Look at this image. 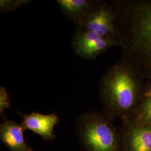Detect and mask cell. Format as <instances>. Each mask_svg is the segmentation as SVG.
I'll return each mask as SVG.
<instances>
[{"instance_id":"obj_2","label":"cell","mask_w":151,"mask_h":151,"mask_svg":"<svg viewBox=\"0 0 151 151\" xmlns=\"http://www.w3.org/2000/svg\"><path fill=\"white\" fill-rule=\"evenodd\" d=\"M145 79L123 60L110 67L99 83L101 100L110 117L129 115L138 105L146 88Z\"/></svg>"},{"instance_id":"obj_5","label":"cell","mask_w":151,"mask_h":151,"mask_svg":"<svg viewBox=\"0 0 151 151\" xmlns=\"http://www.w3.org/2000/svg\"><path fill=\"white\" fill-rule=\"evenodd\" d=\"M72 46L78 57L91 60L111 47H120V43L118 39L104 38L96 33L76 27L72 37Z\"/></svg>"},{"instance_id":"obj_10","label":"cell","mask_w":151,"mask_h":151,"mask_svg":"<svg viewBox=\"0 0 151 151\" xmlns=\"http://www.w3.org/2000/svg\"><path fill=\"white\" fill-rule=\"evenodd\" d=\"M135 119L141 123L151 126V82L148 81L143 96L138 104Z\"/></svg>"},{"instance_id":"obj_6","label":"cell","mask_w":151,"mask_h":151,"mask_svg":"<svg viewBox=\"0 0 151 151\" xmlns=\"http://www.w3.org/2000/svg\"><path fill=\"white\" fill-rule=\"evenodd\" d=\"M59 119L55 114L45 115L32 112L23 115L22 125L24 129H29L42 137L44 139L54 138L53 132L54 127L58 123Z\"/></svg>"},{"instance_id":"obj_4","label":"cell","mask_w":151,"mask_h":151,"mask_svg":"<svg viewBox=\"0 0 151 151\" xmlns=\"http://www.w3.org/2000/svg\"><path fill=\"white\" fill-rule=\"evenodd\" d=\"M76 27L96 33L104 38L118 40L115 13L111 2L96 1L91 10Z\"/></svg>"},{"instance_id":"obj_3","label":"cell","mask_w":151,"mask_h":151,"mask_svg":"<svg viewBox=\"0 0 151 151\" xmlns=\"http://www.w3.org/2000/svg\"><path fill=\"white\" fill-rule=\"evenodd\" d=\"M76 130L86 151H119L114 128L100 114L87 111L81 114Z\"/></svg>"},{"instance_id":"obj_9","label":"cell","mask_w":151,"mask_h":151,"mask_svg":"<svg viewBox=\"0 0 151 151\" xmlns=\"http://www.w3.org/2000/svg\"><path fill=\"white\" fill-rule=\"evenodd\" d=\"M135 124L130 129V151H151V126L137 120Z\"/></svg>"},{"instance_id":"obj_1","label":"cell","mask_w":151,"mask_h":151,"mask_svg":"<svg viewBox=\"0 0 151 151\" xmlns=\"http://www.w3.org/2000/svg\"><path fill=\"white\" fill-rule=\"evenodd\" d=\"M122 60L151 81V0H114Z\"/></svg>"},{"instance_id":"obj_7","label":"cell","mask_w":151,"mask_h":151,"mask_svg":"<svg viewBox=\"0 0 151 151\" xmlns=\"http://www.w3.org/2000/svg\"><path fill=\"white\" fill-rule=\"evenodd\" d=\"M22 124L5 119L0 125L1 140L10 151H32L25 142Z\"/></svg>"},{"instance_id":"obj_12","label":"cell","mask_w":151,"mask_h":151,"mask_svg":"<svg viewBox=\"0 0 151 151\" xmlns=\"http://www.w3.org/2000/svg\"><path fill=\"white\" fill-rule=\"evenodd\" d=\"M10 95L5 87L0 86V113H4L6 109L11 108Z\"/></svg>"},{"instance_id":"obj_11","label":"cell","mask_w":151,"mask_h":151,"mask_svg":"<svg viewBox=\"0 0 151 151\" xmlns=\"http://www.w3.org/2000/svg\"><path fill=\"white\" fill-rule=\"evenodd\" d=\"M31 2L32 1L30 0H1L0 12L4 13L15 11Z\"/></svg>"},{"instance_id":"obj_13","label":"cell","mask_w":151,"mask_h":151,"mask_svg":"<svg viewBox=\"0 0 151 151\" xmlns=\"http://www.w3.org/2000/svg\"><path fill=\"white\" fill-rule=\"evenodd\" d=\"M150 81V82H151V81Z\"/></svg>"},{"instance_id":"obj_8","label":"cell","mask_w":151,"mask_h":151,"mask_svg":"<svg viewBox=\"0 0 151 151\" xmlns=\"http://www.w3.org/2000/svg\"><path fill=\"white\" fill-rule=\"evenodd\" d=\"M96 1L93 0H57L63 14L76 27L78 26L91 10Z\"/></svg>"}]
</instances>
